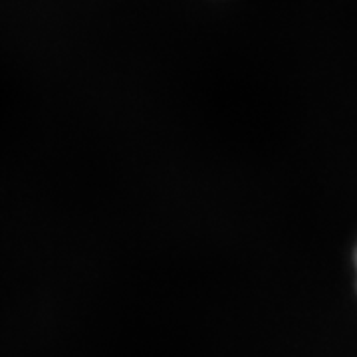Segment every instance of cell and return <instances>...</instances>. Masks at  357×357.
I'll return each mask as SVG.
<instances>
[{"mask_svg":"<svg viewBox=\"0 0 357 357\" xmlns=\"http://www.w3.org/2000/svg\"><path fill=\"white\" fill-rule=\"evenodd\" d=\"M356 270H357V248H356Z\"/></svg>","mask_w":357,"mask_h":357,"instance_id":"obj_1","label":"cell"}]
</instances>
